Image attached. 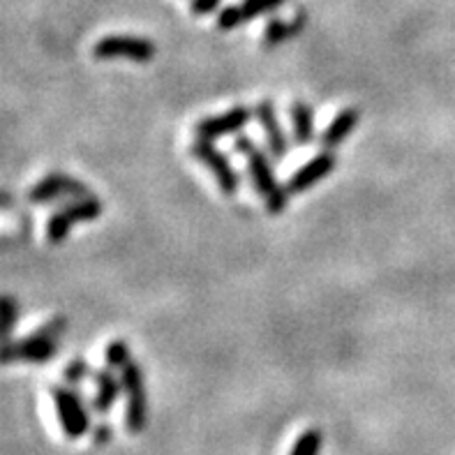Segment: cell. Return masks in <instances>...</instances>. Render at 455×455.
Listing matches in <instances>:
<instances>
[{
  "label": "cell",
  "mask_w": 455,
  "mask_h": 455,
  "mask_svg": "<svg viewBox=\"0 0 455 455\" xmlns=\"http://www.w3.org/2000/svg\"><path fill=\"white\" fill-rule=\"evenodd\" d=\"M236 150L245 157L248 162V172L250 180H252L254 190L259 192V196L264 199L266 211L271 215H280L287 211L289 206V192L284 185H280L275 176V169L268 162V157L264 156V150L257 148L252 139L248 137H238L236 139Z\"/></svg>",
  "instance_id": "cell-1"
},
{
  "label": "cell",
  "mask_w": 455,
  "mask_h": 455,
  "mask_svg": "<svg viewBox=\"0 0 455 455\" xmlns=\"http://www.w3.org/2000/svg\"><path fill=\"white\" fill-rule=\"evenodd\" d=\"M68 331V319L53 317L52 322L42 323L28 338L21 340H7L0 345V363H17V361H28V363H44L52 361L58 354V342Z\"/></svg>",
  "instance_id": "cell-2"
},
{
  "label": "cell",
  "mask_w": 455,
  "mask_h": 455,
  "mask_svg": "<svg viewBox=\"0 0 455 455\" xmlns=\"http://www.w3.org/2000/svg\"><path fill=\"white\" fill-rule=\"evenodd\" d=\"M104 211V204L98 196H84V199H75L65 208L56 211L46 222V241L52 245H60L72 231V227L81 225V222H92L98 220L100 213Z\"/></svg>",
  "instance_id": "cell-3"
},
{
  "label": "cell",
  "mask_w": 455,
  "mask_h": 455,
  "mask_svg": "<svg viewBox=\"0 0 455 455\" xmlns=\"http://www.w3.org/2000/svg\"><path fill=\"white\" fill-rule=\"evenodd\" d=\"M121 387L127 398L125 407V426L132 435L144 433L148 421V395L144 387V372L137 363H127L121 370Z\"/></svg>",
  "instance_id": "cell-4"
},
{
  "label": "cell",
  "mask_w": 455,
  "mask_h": 455,
  "mask_svg": "<svg viewBox=\"0 0 455 455\" xmlns=\"http://www.w3.org/2000/svg\"><path fill=\"white\" fill-rule=\"evenodd\" d=\"M190 156L195 157L196 162H202L204 167L213 173L215 185H218L222 195H236L238 188H241V173L231 167V162L227 160L225 153H222L213 141H204V139H199L196 144L190 146Z\"/></svg>",
  "instance_id": "cell-5"
},
{
  "label": "cell",
  "mask_w": 455,
  "mask_h": 455,
  "mask_svg": "<svg viewBox=\"0 0 455 455\" xmlns=\"http://www.w3.org/2000/svg\"><path fill=\"white\" fill-rule=\"evenodd\" d=\"M52 398L53 404H56V414L63 433L69 439L84 437L91 430V414H88L86 404H84L79 393L68 387H53Z\"/></svg>",
  "instance_id": "cell-6"
},
{
  "label": "cell",
  "mask_w": 455,
  "mask_h": 455,
  "mask_svg": "<svg viewBox=\"0 0 455 455\" xmlns=\"http://www.w3.org/2000/svg\"><path fill=\"white\" fill-rule=\"evenodd\" d=\"M92 56L98 60H114V58H125L134 63H148L156 56L153 42L144 37H127V35H111L104 37L92 46Z\"/></svg>",
  "instance_id": "cell-7"
},
{
  "label": "cell",
  "mask_w": 455,
  "mask_h": 455,
  "mask_svg": "<svg viewBox=\"0 0 455 455\" xmlns=\"http://www.w3.org/2000/svg\"><path fill=\"white\" fill-rule=\"evenodd\" d=\"M60 196L65 199H84V196H91L88 188L81 180H76L75 176H68V173L53 172L49 176L35 183L28 192L30 204H53L58 202Z\"/></svg>",
  "instance_id": "cell-8"
},
{
  "label": "cell",
  "mask_w": 455,
  "mask_h": 455,
  "mask_svg": "<svg viewBox=\"0 0 455 455\" xmlns=\"http://www.w3.org/2000/svg\"><path fill=\"white\" fill-rule=\"evenodd\" d=\"M250 109L248 107H231L225 114L211 116V118H204L195 125V134L204 141H218L222 137H229V134L241 132L243 127L250 123Z\"/></svg>",
  "instance_id": "cell-9"
},
{
  "label": "cell",
  "mask_w": 455,
  "mask_h": 455,
  "mask_svg": "<svg viewBox=\"0 0 455 455\" xmlns=\"http://www.w3.org/2000/svg\"><path fill=\"white\" fill-rule=\"evenodd\" d=\"M335 153L333 150H322L317 156L312 157L310 162H306L303 167L296 169L294 176L287 180V192L289 195H303V192L312 190L315 185L322 183L326 176L335 169Z\"/></svg>",
  "instance_id": "cell-10"
},
{
  "label": "cell",
  "mask_w": 455,
  "mask_h": 455,
  "mask_svg": "<svg viewBox=\"0 0 455 455\" xmlns=\"http://www.w3.org/2000/svg\"><path fill=\"white\" fill-rule=\"evenodd\" d=\"M254 116H257V121H259L261 132H264L266 144H268V153H271L273 160H283V157H287V153H289L287 134H284L283 125H280V121H277V114H275V107H273V102L264 100V102L257 104Z\"/></svg>",
  "instance_id": "cell-11"
},
{
  "label": "cell",
  "mask_w": 455,
  "mask_h": 455,
  "mask_svg": "<svg viewBox=\"0 0 455 455\" xmlns=\"http://www.w3.org/2000/svg\"><path fill=\"white\" fill-rule=\"evenodd\" d=\"M283 3L284 0H243L238 7H229V10H225L222 14H220L218 28L222 30L236 28V26H241V23L257 19L259 14L273 12L275 7L283 5Z\"/></svg>",
  "instance_id": "cell-12"
},
{
  "label": "cell",
  "mask_w": 455,
  "mask_h": 455,
  "mask_svg": "<svg viewBox=\"0 0 455 455\" xmlns=\"http://www.w3.org/2000/svg\"><path fill=\"white\" fill-rule=\"evenodd\" d=\"M358 121H361V111L356 107H347L340 114L335 116L331 125L326 127V132L322 134V146L323 150H333L338 146H342L347 139L352 137V132L356 130Z\"/></svg>",
  "instance_id": "cell-13"
},
{
  "label": "cell",
  "mask_w": 455,
  "mask_h": 455,
  "mask_svg": "<svg viewBox=\"0 0 455 455\" xmlns=\"http://www.w3.org/2000/svg\"><path fill=\"white\" fill-rule=\"evenodd\" d=\"M95 379V395H92V410L100 411V414H107L111 411V407L116 404L118 395H121L123 387L121 379H116L114 372L109 370H100L92 375Z\"/></svg>",
  "instance_id": "cell-14"
},
{
  "label": "cell",
  "mask_w": 455,
  "mask_h": 455,
  "mask_svg": "<svg viewBox=\"0 0 455 455\" xmlns=\"http://www.w3.org/2000/svg\"><path fill=\"white\" fill-rule=\"evenodd\" d=\"M289 116H291V132H294V141L300 146L310 144L315 139V114H312L310 104L294 102L289 107Z\"/></svg>",
  "instance_id": "cell-15"
},
{
  "label": "cell",
  "mask_w": 455,
  "mask_h": 455,
  "mask_svg": "<svg viewBox=\"0 0 455 455\" xmlns=\"http://www.w3.org/2000/svg\"><path fill=\"white\" fill-rule=\"evenodd\" d=\"M19 322V303L12 296H0V345L7 342Z\"/></svg>",
  "instance_id": "cell-16"
},
{
  "label": "cell",
  "mask_w": 455,
  "mask_h": 455,
  "mask_svg": "<svg viewBox=\"0 0 455 455\" xmlns=\"http://www.w3.org/2000/svg\"><path fill=\"white\" fill-rule=\"evenodd\" d=\"M104 358H107V365L111 370H118L121 372L127 363H132V356H130V347H127L125 340H114L109 342L107 352H104Z\"/></svg>",
  "instance_id": "cell-17"
},
{
  "label": "cell",
  "mask_w": 455,
  "mask_h": 455,
  "mask_svg": "<svg viewBox=\"0 0 455 455\" xmlns=\"http://www.w3.org/2000/svg\"><path fill=\"white\" fill-rule=\"evenodd\" d=\"M322 444H323L322 433L312 427V430H306V433L296 439L294 449H291V453H289V455H319V451H322Z\"/></svg>",
  "instance_id": "cell-18"
},
{
  "label": "cell",
  "mask_w": 455,
  "mask_h": 455,
  "mask_svg": "<svg viewBox=\"0 0 455 455\" xmlns=\"http://www.w3.org/2000/svg\"><path fill=\"white\" fill-rule=\"evenodd\" d=\"M86 377H91V368H88V363L84 358H75V361H69V363L65 365L63 379L68 381V384H79V381H84Z\"/></svg>",
  "instance_id": "cell-19"
},
{
  "label": "cell",
  "mask_w": 455,
  "mask_h": 455,
  "mask_svg": "<svg viewBox=\"0 0 455 455\" xmlns=\"http://www.w3.org/2000/svg\"><path fill=\"white\" fill-rule=\"evenodd\" d=\"M289 26H284V23H280V21H273L271 26H268V28H266V44H280V42L283 40H287L289 35Z\"/></svg>",
  "instance_id": "cell-20"
},
{
  "label": "cell",
  "mask_w": 455,
  "mask_h": 455,
  "mask_svg": "<svg viewBox=\"0 0 455 455\" xmlns=\"http://www.w3.org/2000/svg\"><path fill=\"white\" fill-rule=\"evenodd\" d=\"M218 5L220 0H195V3H192V12H195L196 17H204V14L213 12Z\"/></svg>",
  "instance_id": "cell-21"
},
{
  "label": "cell",
  "mask_w": 455,
  "mask_h": 455,
  "mask_svg": "<svg viewBox=\"0 0 455 455\" xmlns=\"http://www.w3.org/2000/svg\"><path fill=\"white\" fill-rule=\"evenodd\" d=\"M111 427L109 426H100L98 430H95V444H107V442H109L111 439Z\"/></svg>",
  "instance_id": "cell-22"
},
{
  "label": "cell",
  "mask_w": 455,
  "mask_h": 455,
  "mask_svg": "<svg viewBox=\"0 0 455 455\" xmlns=\"http://www.w3.org/2000/svg\"><path fill=\"white\" fill-rule=\"evenodd\" d=\"M14 206V196L7 195V192H0V211H5V208Z\"/></svg>",
  "instance_id": "cell-23"
}]
</instances>
